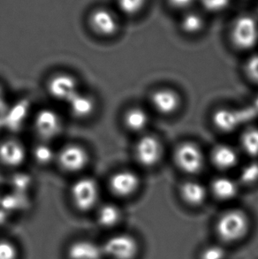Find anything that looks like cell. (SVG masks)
<instances>
[{
	"instance_id": "cell-22",
	"label": "cell",
	"mask_w": 258,
	"mask_h": 259,
	"mask_svg": "<svg viewBox=\"0 0 258 259\" xmlns=\"http://www.w3.org/2000/svg\"><path fill=\"white\" fill-rule=\"evenodd\" d=\"M240 148L249 158H258V126H245L240 137Z\"/></svg>"
},
{
	"instance_id": "cell-24",
	"label": "cell",
	"mask_w": 258,
	"mask_h": 259,
	"mask_svg": "<svg viewBox=\"0 0 258 259\" xmlns=\"http://www.w3.org/2000/svg\"><path fill=\"white\" fill-rule=\"evenodd\" d=\"M240 185H255L258 182V160L257 158H251L250 161L242 165L239 171L237 179Z\"/></svg>"
},
{
	"instance_id": "cell-25",
	"label": "cell",
	"mask_w": 258,
	"mask_h": 259,
	"mask_svg": "<svg viewBox=\"0 0 258 259\" xmlns=\"http://www.w3.org/2000/svg\"><path fill=\"white\" fill-rule=\"evenodd\" d=\"M33 157L39 165H47L56 159L57 153L46 142H42L33 150Z\"/></svg>"
},
{
	"instance_id": "cell-1",
	"label": "cell",
	"mask_w": 258,
	"mask_h": 259,
	"mask_svg": "<svg viewBox=\"0 0 258 259\" xmlns=\"http://www.w3.org/2000/svg\"><path fill=\"white\" fill-rule=\"evenodd\" d=\"M256 118L257 116L250 105L241 108L220 107L213 112L211 120L219 131L229 134L244 128L245 126H248Z\"/></svg>"
},
{
	"instance_id": "cell-10",
	"label": "cell",
	"mask_w": 258,
	"mask_h": 259,
	"mask_svg": "<svg viewBox=\"0 0 258 259\" xmlns=\"http://www.w3.org/2000/svg\"><path fill=\"white\" fill-rule=\"evenodd\" d=\"M141 185L139 175L130 169H121L113 172L108 182L109 189L112 195L124 199L135 196Z\"/></svg>"
},
{
	"instance_id": "cell-26",
	"label": "cell",
	"mask_w": 258,
	"mask_h": 259,
	"mask_svg": "<svg viewBox=\"0 0 258 259\" xmlns=\"http://www.w3.org/2000/svg\"><path fill=\"white\" fill-rule=\"evenodd\" d=\"M146 0H118L119 7L126 15H136L143 10Z\"/></svg>"
},
{
	"instance_id": "cell-9",
	"label": "cell",
	"mask_w": 258,
	"mask_h": 259,
	"mask_svg": "<svg viewBox=\"0 0 258 259\" xmlns=\"http://www.w3.org/2000/svg\"><path fill=\"white\" fill-rule=\"evenodd\" d=\"M90 154L80 144H66L57 152L56 160L60 169L68 174L83 171L90 163Z\"/></svg>"
},
{
	"instance_id": "cell-14",
	"label": "cell",
	"mask_w": 258,
	"mask_h": 259,
	"mask_svg": "<svg viewBox=\"0 0 258 259\" xmlns=\"http://www.w3.org/2000/svg\"><path fill=\"white\" fill-rule=\"evenodd\" d=\"M89 23L92 31L103 37H112L119 30V21L115 15L105 8L93 11Z\"/></svg>"
},
{
	"instance_id": "cell-23",
	"label": "cell",
	"mask_w": 258,
	"mask_h": 259,
	"mask_svg": "<svg viewBox=\"0 0 258 259\" xmlns=\"http://www.w3.org/2000/svg\"><path fill=\"white\" fill-rule=\"evenodd\" d=\"M180 25L182 31L185 34L195 35L202 31L204 28V21L200 14L190 12L182 17Z\"/></svg>"
},
{
	"instance_id": "cell-17",
	"label": "cell",
	"mask_w": 258,
	"mask_h": 259,
	"mask_svg": "<svg viewBox=\"0 0 258 259\" xmlns=\"http://www.w3.org/2000/svg\"><path fill=\"white\" fill-rule=\"evenodd\" d=\"M240 186L236 179L227 175H220L213 179L209 186V192L220 202H229L237 197Z\"/></svg>"
},
{
	"instance_id": "cell-16",
	"label": "cell",
	"mask_w": 258,
	"mask_h": 259,
	"mask_svg": "<svg viewBox=\"0 0 258 259\" xmlns=\"http://www.w3.org/2000/svg\"><path fill=\"white\" fill-rule=\"evenodd\" d=\"M209 190L202 182L189 179L179 187V195L182 201L190 207H199L205 203Z\"/></svg>"
},
{
	"instance_id": "cell-20",
	"label": "cell",
	"mask_w": 258,
	"mask_h": 259,
	"mask_svg": "<svg viewBox=\"0 0 258 259\" xmlns=\"http://www.w3.org/2000/svg\"><path fill=\"white\" fill-rule=\"evenodd\" d=\"M67 256L69 259H102L105 256L102 245L90 240H78L70 244Z\"/></svg>"
},
{
	"instance_id": "cell-34",
	"label": "cell",
	"mask_w": 258,
	"mask_h": 259,
	"mask_svg": "<svg viewBox=\"0 0 258 259\" xmlns=\"http://www.w3.org/2000/svg\"><path fill=\"white\" fill-rule=\"evenodd\" d=\"M251 106L255 111V114L258 117V95L254 98V100L252 102Z\"/></svg>"
},
{
	"instance_id": "cell-2",
	"label": "cell",
	"mask_w": 258,
	"mask_h": 259,
	"mask_svg": "<svg viewBox=\"0 0 258 259\" xmlns=\"http://www.w3.org/2000/svg\"><path fill=\"white\" fill-rule=\"evenodd\" d=\"M249 229V219L240 209H229L224 211L217 221L218 236L226 242H235L244 238Z\"/></svg>"
},
{
	"instance_id": "cell-18",
	"label": "cell",
	"mask_w": 258,
	"mask_h": 259,
	"mask_svg": "<svg viewBox=\"0 0 258 259\" xmlns=\"http://www.w3.org/2000/svg\"><path fill=\"white\" fill-rule=\"evenodd\" d=\"M123 125L127 131L140 136L146 133L150 124V115L146 109L134 105L126 109L122 117Z\"/></svg>"
},
{
	"instance_id": "cell-19",
	"label": "cell",
	"mask_w": 258,
	"mask_h": 259,
	"mask_svg": "<svg viewBox=\"0 0 258 259\" xmlns=\"http://www.w3.org/2000/svg\"><path fill=\"white\" fill-rule=\"evenodd\" d=\"M66 105L71 115L77 119H86L94 114L97 104L91 95L79 91Z\"/></svg>"
},
{
	"instance_id": "cell-30",
	"label": "cell",
	"mask_w": 258,
	"mask_h": 259,
	"mask_svg": "<svg viewBox=\"0 0 258 259\" xmlns=\"http://www.w3.org/2000/svg\"><path fill=\"white\" fill-rule=\"evenodd\" d=\"M200 2L210 13H220L228 7L230 0H200Z\"/></svg>"
},
{
	"instance_id": "cell-6",
	"label": "cell",
	"mask_w": 258,
	"mask_h": 259,
	"mask_svg": "<svg viewBox=\"0 0 258 259\" xmlns=\"http://www.w3.org/2000/svg\"><path fill=\"white\" fill-rule=\"evenodd\" d=\"M134 155L138 165L144 168H153L163 158V144L158 137L152 134H143L136 143Z\"/></svg>"
},
{
	"instance_id": "cell-3",
	"label": "cell",
	"mask_w": 258,
	"mask_h": 259,
	"mask_svg": "<svg viewBox=\"0 0 258 259\" xmlns=\"http://www.w3.org/2000/svg\"><path fill=\"white\" fill-rule=\"evenodd\" d=\"M173 157L177 168L186 175H198L205 165L204 152L198 144L192 141H184L179 144Z\"/></svg>"
},
{
	"instance_id": "cell-15",
	"label": "cell",
	"mask_w": 258,
	"mask_h": 259,
	"mask_svg": "<svg viewBox=\"0 0 258 259\" xmlns=\"http://www.w3.org/2000/svg\"><path fill=\"white\" fill-rule=\"evenodd\" d=\"M210 162L218 170L231 171L240 165V153L236 148L228 144H217L210 151Z\"/></svg>"
},
{
	"instance_id": "cell-8",
	"label": "cell",
	"mask_w": 258,
	"mask_h": 259,
	"mask_svg": "<svg viewBox=\"0 0 258 259\" xmlns=\"http://www.w3.org/2000/svg\"><path fill=\"white\" fill-rule=\"evenodd\" d=\"M104 256L110 259H135L139 252L136 239L128 234H117L109 237L103 244Z\"/></svg>"
},
{
	"instance_id": "cell-21",
	"label": "cell",
	"mask_w": 258,
	"mask_h": 259,
	"mask_svg": "<svg viewBox=\"0 0 258 259\" xmlns=\"http://www.w3.org/2000/svg\"><path fill=\"white\" fill-rule=\"evenodd\" d=\"M122 219V211L117 204L105 203L98 207L97 221L104 228H112L119 224Z\"/></svg>"
},
{
	"instance_id": "cell-4",
	"label": "cell",
	"mask_w": 258,
	"mask_h": 259,
	"mask_svg": "<svg viewBox=\"0 0 258 259\" xmlns=\"http://www.w3.org/2000/svg\"><path fill=\"white\" fill-rule=\"evenodd\" d=\"M232 45L241 52L254 49L258 44V21L248 14L238 16L230 29Z\"/></svg>"
},
{
	"instance_id": "cell-7",
	"label": "cell",
	"mask_w": 258,
	"mask_h": 259,
	"mask_svg": "<svg viewBox=\"0 0 258 259\" xmlns=\"http://www.w3.org/2000/svg\"><path fill=\"white\" fill-rule=\"evenodd\" d=\"M33 127L42 142L49 143L62 133L63 120L56 111L51 108H42L35 113Z\"/></svg>"
},
{
	"instance_id": "cell-5",
	"label": "cell",
	"mask_w": 258,
	"mask_h": 259,
	"mask_svg": "<svg viewBox=\"0 0 258 259\" xmlns=\"http://www.w3.org/2000/svg\"><path fill=\"white\" fill-rule=\"evenodd\" d=\"M70 197L77 210L82 212L93 210L100 199L99 184L93 177L82 176L73 182Z\"/></svg>"
},
{
	"instance_id": "cell-32",
	"label": "cell",
	"mask_w": 258,
	"mask_h": 259,
	"mask_svg": "<svg viewBox=\"0 0 258 259\" xmlns=\"http://www.w3.org/2000/svg\"><path fill=\"white\" fill-rule=\"evenodd\" d=\"M8 217H9V212L7 211L4 204L3 197H0V225L5 224Z\"/></svg>"
},
{
	"instance_id": "cell-12",
	"label": "cell",
	"mask_w": 258,
	"mask_h": 259,
	"mask_svg": "<svg viewBox=\"0 0 258 259\" xmlns=\"http://www.w3.org/2000/svg\"><path fill=\"white\" fill-rule=\"evenodd\" d=\"M48 94L58 102L67 104L80 91L76 78L66 73L53 74L47 81Z\"/></svg>"
},
{
	"instance_id": "cell-31",
	"label": "cell",
	"mask_w": 258,
	"mask_h": 259,
	"mask_svg": "<svg viewBox=\"0 0 258 259\" xmlns=\"http://www.w3.org/2000/svg\"><path fill=\"white\" fill-rule=\"evenodd\" d=\"M195 0H167L168 4L176 9H184L190 7Z\"/></svg>"
},
{
	"instance_id": "cell-27",
	"label": "cell",
	"mask_w": 258,
	"mask_h": 259,
	"mask_svg": "<svg viewBox=\"0 0 258 259\" xmlns=\"http://www.w3.org/2000/svg\"><path fill=\"white\" fill-rule=\"evenodd\" d=\"M244 73L250 81L258 85V53H254L247 59L244 64Z\"/></svg>"
},
{
	"instance_id": "cell-13",
	"label": "cell",
	"mask_w": 258,
	"mask_h": 259,
	"mask_svg": "<svg viewBox=\"0 0 258 259\" xmlns=\"http://www.w3.org/2000/svg\"><path fill=\"white\" fill-rule=\"evenodd\" d=\"M28 157L27 149L21 141L7 138L0 142V164L8 168H17Z\"/></svg>"
},
{
	"instance_id": "cell-33",
	"label": "cell",
	"mask_w": 258,
	"mask_h": 259,
	"mask_svg": "<svg viewBox=\"0 0 258 259\" xmlns=\"http://www.w3.org/2000/svg\"><path fill=\"white\" fill-rule=\"evenodd\" d=\"M7 98H6V93L5 90L2 87V85L0 84V112L5 110L7 107Z\"/></svg>"
},
{
	"instance_id": "cell-28",
	"label": "cell",
	"mask_w": 258,
	"mask_h": 259,
	"mask_svg": "<svg viewBox=\"0 0 258 259\" xmlns=\"http://www.w3.org/2000/svg\"><path fill=\"white\" fill-rule=\"evenodd\" d=\"M19 251L14 242L0 240V259H18Z\"/></svg>"
},
{
	"instance_id": "cell-11",
	"label": "cell",
	"mask_w": 258,
	"mask_h": 259,
	"mask_svg": "<svg viewBox=\"0 0 258 259\" xmlns=\"http://www.w3.org/2000/svg\"><path fill=\"white\" fill-rule=\"evenodd\" d=\"M150 104L159 115L169 117L176 114L182 108V96L173 88H157L150 94Z\"/></svg>"
},
{
	"instance_id": "cell-29",
	"label": "cell",
	"mask_w": 258,
	"mask_h": 259,
	"mask_svg": "<svg viewBox=\"0 0 258 259\" xmlns=\"http://www.w3.org/2000/svg\"><path fill=\"white\" fill-rule=\"evenodd\" d=\"M227 251L220 245H209L202 250L200 259H225Z\"/></svg>"
}]
</instances>
